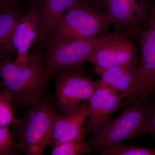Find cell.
I'll use <instances>...</instances> for the list:
<instances>
[{"instance_id":"cell-23","label":"cell","mask_w":155,"mask_h":155,"mask_svg":"<svg viewBox=\"0 0 155 155\" xmlns=\"http://www.w3.org/2000/svg\"><path fill=\"white\" fill-rule=\"evenodd\" d=\"M3 87H4V86H3L2 82L0 81V92L2 91Z\"/></svg>"},{"instance_id":"cell-24","label":"cell","mask_w":155,"mask_h":155,"mask_svg":"<svg viewBox=\"0 0 155 155\" xmlns=\"http://www.w3.org/2000/svg\"><path fill=\"white\" fill-rule=\"evenodd\" d=\"M91 1H92V2H97V1H100V0H91Z\"/></svg>"},{"instance_id":"cell-1","label":"cell","mask_w":155,"mask_h":155,"mask_svg":"<svg viewBox=\"0 0 155 155\" xmlns=\"http://www.w3.org/2000/svg\"><path fill=\"white\" fill-rule=\"evenodd\" d=\"M42 48L38 45L28 54L29 64L25 67H17L11 59L0 61L4 90L16 109L25 110L45 96L48 81H44L41 77L45 64Z\"/></svg>"},{"instance_id":"cell-16","label":"cell","mask_w":155,"mask_h":155,"mask_svg":"<svg viewBox=\"0 0 155 155\" xmlns=\"http://www.w3.org/2000/svg\"><path fill=\"white\" fill-rule=\"evenodd\" d=\"M87 133L83 127L82 130L72 139L58 145L51 149L52 155H81L89 152L91 148L88 143L84 140Z\"/></svg>"},{"instance_id":"cell-4","label":"cell","mask_w":155,"mask_h":155,"mask_svg":"<svg viewBox=\"0 0 155 155\" xmlns=\"http://www.w3.org/2000/svg\"><path fill=\"white\" fill-rule=\"evenodd\" d=\"M149 99H137L96 132L87 142L91 150L103 151L149 133L147 110Z\"/></svg>"},{"instance_id":"cell-9","label":"cell","mask_w":155,"mask_h":155,"mask_svg":"<svg viewBox=\"0 0 155 155\" xmlns=\"http://www.w3.org/2000/svg\"><path fill=\"white\" fill-rule=\"evenodd\" d=\"M137 51L132 41L122 35L103 44L87 59L94 68L107 69L138 61Z\"/></svg>"},{"instance_id":"cell-5","label":"cell","mask_w":155,"mask_h":155,"mask_svg":"<svg viewBox=\"0 0 155 155\" xmlns=\"http://www.w3.org/2000/svg\"><path fill=\"white\" fill-rule=\"evenodd\" d=\"M82 67L67 68L54 72L55 105L59 114H68L88 103L100 84L98 80L82 75Z\"/></svg>"},{"instance_id":"cell-8","label":"cell","mask_w":155,"mask_h":155,"mask_svg":"<svg viewBox=\"0 0 155 155\" xmlns=\"http://www.w3.org/2000/svg\"><path fill=\"white\" fill-rule=\"evenodd\" d=\"M110 25L122 36L140 33L147 21L150 8L148 0H103Z\"/></svg>"},{"instance_id":"cell-20","label":"cell","mask_w":155,"mask_h":155,"mask_svg":"<svg viewBox=\"0 0 155 155\" xmlns=\"http://www.w3.org/2000/svg\"><path fill=\"white\" fill-rule=\"evenodd\" d=\"M147 116L150 132L155 140V97L152 100L149 99Z\"/></svg>"},{"instance_id":"cell-3","label":"cell","mask_w":155,"mask_h":155,"mask_svg":"<svg viewBox=\"0 0 155 155\" xmlns=\"http://www.w3.org/2000/svg\"><path fill=\"white\" fill-rule=\"evenodd\" d=\"M59 114L55 103L46 95L37 104L25 110L21 117L14 119L12 137L14 143L26 155L44 154L56 116Z\"/></svg>"},{"instance_id":"cell-13","label":"cell","mask_w":155,"mask_h":155,"mask_svg":"<svg viewBox=\"0 0 155 155\" xmlns=\"http://www.w3.org/2000/svg\"><path fill=\"white\" fill-rule=\"evenodd\" d=\"M78 0H46L34 13L36 26L37 40L42 45L45 40L51 34L61 16Z\"/></svg>"},{"instance_id":"cell-19","label":"cell","mask_w":155,"mask_h":155,"mask_svg":"<svg viewBox=\"0 0 155 155\" xmlns=\"http://www.w3.org/2000/svg\"><path fill=\"white\" fill-rule=\"evenodd\" d=\"M8 127H0V153H10V149L15 144Z\"/></svg>"},{"instance_id":"cell-22","label":"cell","mask_w":155,"mask_h":155,"mask_svg":"<svg viewBox=\"0 0 155 155\" xmlns=\"http://www.w3.org/2000/svg\"><path fill=\"white\" fill-rule=\"evenodd\" d=\"M26 0H0V7L2 9L11 5L22 6Z\"/></svg>"},{"instance_id":"cell-6","label":"cell","mask_w":155,"mask_h":155,"mask_svg":"<svg viewBox=\"0 0 155 155\" xmlns=\"http://www.w3.org/2000/svg\"><path fill=\"white\" fill-rule=\"evenodd\" d=\"M138 64L132 94L122 103L123 110L137 99H149L155 91V9L150 8L147 21L140 32Z\"/></svg>"},{"instance_id":"cell-7","label":"cell","mask_w":155,"mask_h":155,"mask_svg":"<svg viewBox=\"0 0 155 155\" xmlns=\"http://www.w3.org/2000/svg\"><path fill=\"white\" fill-rule=\"evenodd\" d=\"M109 26L110 21L105 12L97 11L78 0L61 16L51 35L92 38Z\"/></svg>"},{"instance_id":"cell-18","label":"cell","mask_w":155,"mask_h":155,"mask_svg":"<svg viewBox=\"0 0 155 155\" xmlns=\"http://www.w3.org/2000/svg\"><path fill=\"white\" fill-rule=\"evenodd\" d=\"M11 98L4 89L0 92V127H8L14 119Z\"/></svg>"},{"instance_id":"cell-14","label":"cell","mask_w":155,"mask_h":155,"mask_svg":"<svg viewBox=\"0 0 155 155\" xmlns=\"http://www.w3.org/2000/svg\"><path fill=\"white\" fill-rule=\"evenodd\" d=\"M28 11L22 6L11 5L0 11V60L12 59L17 51L13 47L12 36L18 23Z\"/></svg>"},{"instance_id":"cell-11","label":"cell","mask_w":155,"mask_h":155,"mask_svg":"<svg viewBox=\"0 0 155 155\" xmlns=\"http://www.w3.org/2000/svg\"><path fill=\"white\" fill-rule=\"evenodd\" d=\"M90 113L88 102L69 114H58L54 121L47 146L52 149L76 137L82 130Z\"/></svg>"},{"instance_id":"cell-25","label":"cell","mask_w":155,"mask_h":155,"mask_svg":"<svg viewBox=\"0 0 155 155\" xmlns=\"http://www.w3.org/2000/svg\"><path fill=\"white\" fill-rule=\"evenodd\" d=\"M2 8H1V7H0V11H2Z\"/></svg>"},{"instance_id":"cell-17","label":"cell","mask_w":155,"mask_h":155,"mask_svg":"<svg viewBox=\"0 0 155 155\" xmlns=\"http://www.w3.org/2000/svg\"><path fill=\"white\" fill-rule=\"evenodd\" d=\"M101 153L103 155H155V149L122 143L105 150Z\"/></svg>"},{"instance_id":"cell-21","label":"cell","mask_w":155,"mask_h":155,"mask_svg":"<svg viewBox=\"0 0 155 155\" xmlns=\"http://www.w3.org/2000/svg\"><path fill=\"white\" fill-rule=\"evenodd\" d=\"M28 11L35 13L44 4L46 0H26Z\"/></svg>"},{"instance_id":"cell-12","label":"cell","mask_w":155,"mask_h":155,"mask_svg":"<svg viewBox=\"0 0 155 155\" xmlns=\"http://www.w3.org/2000/svg\"><path fill=\"white\" fill-rule=\"evenodd\" d=\"M138 61L107 69L92 68L91 71L101 77L98 80L102 84L118 93L123 102L133 92Z\"/></svg>"},{"instance_id":"cell-26","label":"cell","mask_w":155,"mask_h":155,"mask_svg":"<svg viewBox=\"0 0 155 155\" xmlns=\"http://www.w3.org/2000/svg\"><path fill=\"white\" fill-rule=\"evenodd\" d=\"M154 9H155V7H154Z\"/></svg>"},{"instance_id":"cell-2","label":"cell","mask_w":155,"mask_h":155,"mask_svg":"<svg viewBox=\"0 0 155 155\" xmlns=\"http://www.w3.org/2000/svg\"><path fill=\"white\" fill-rule=\"evenodd\" d=\"M122 35L113 34L89 38H77L52 34L43 43L44 47L45 69L41 77L47 81L54 72L67 68L83 67L87 59L103 44Z\"/></svg>"},{"instance_id":"cell-15","label":"cell","mask_w":155,"mask_h":155,"mask_svg":"<svg viewBox=\"0 0 155 155\" xmlns=\"http://www.w3.org/2000/svg\"><path fill=\"white\" fill-rule=\"evenodd\" d=\"M37 40L34 14L28 11L18 23L13 33L12 43L17 55L27 56L29 48Z\"/></svg>"},{"instance_id":"cell-10","label":"cell","mask_w":155,"mask_h":155,"mask_svg":"<svg viewBox=\"0 0 155 155\" xmlns=\"http://www.w3.org/2000/svg\"><path fill=\"white\" fill-rule=\"evenodd\" d=\"M123 101L118 93L100 82L89 101L91 113L83 127L87 132H96L109 122L112 114L121 107Z\"/></svg>"}]
</instances>
